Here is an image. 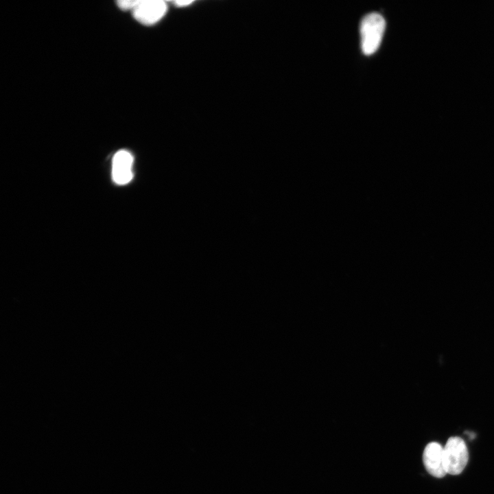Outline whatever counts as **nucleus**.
<instances>
[{
    "label": "nucleus",
    "instance_id": "nucleus-1",
    "mask_svg": "<svg viewBox=\"0 0 494 494\" xmlns=\"http://www.w3.org/2000/svg\"><path fill=\"white\" fill-rule=\"evenodd\" d=\"M386 27L384 17L377 12L365 15L360 22L361 48L365 55L374 54L379 48Z\"/></svg>",
    "mask_w": 494,
    "mask_h": 494
},
{
    "label": "nucleus",
    "instance_id": "nucleus-5",
    "mask_svg": "<svg viewBox=\"0 0 494 494\" xmlns=\"http://www.w3.org/2000/svg\"><path fill=\"white\" fill-rule=\"evenodd\" d=\"M133 156L125 150L115 153L113 158L112 176L114 182L120 185L128 183L133 177Z\"/></svg>",
    "mask_w": 494,
    "mask_h": 494
},
{
    "label": "nucleus",
    "instance_id": "nucleus-7",
    "mask_svg": "<svg viewBox=\"0 0 494 494\" xmlns=\"http://www.w3.org/2000/svg\"><path fill=\"white\" fill-rule=\"evenodd\" d=\"M193 1H174V5L178 7H185L191 4Z\"/></svg>",
    "mask_w": 494,
    "mask_h": 494
},
{
    "label": "nucleus",
    "instance_id": "nucleus-2",
    "mask_svg": "<svg viewBox=\"0 0 494 494\" xmlns=\"http://www.w3.org/2000/svg\"><path fill=\"white\" fill-rule=\"evenodd\" d=\"M444 464L447 473L458 475L466 467L469 454L465 442L460 437H450L443 447Z\"/></svg>",
    "mask_w": 494,
    "mask_h": 494
},
{
    "label": "nucleus",
    "instance_id": "nucleus-4",
    "mask_svg": "<svg viewBox=\"0 0 494 494\" xmlns=\"http://www.w3.org/2000/svg\"><path fill=\"white\" fill-rule=\"evenodd\" d=\"M423 460L426 470L434 477L443 478L447 474L444 464L443 447L440 443H428L423 451Z\"/></svg>",
    "mask_w": 494,
    "mask_h": 494
},
{
    "label": "nucleus",
    "instance_id": "nucleus-3",
    "mask_svg": "<svg viewBox=\"0 0 494 494\" xmlns=\"http://www.w3.org/2000/svg\"><path fill=\"white\" fill-rule=\"evenodd\" d=\"M132 12L138 22L145 25H152L165 16L167 4L163 0H139Z\"/></svg>",
    "mask_w": 494,
    "mask_h": 494
},
{
    "label": "nucleus",
    "instance_id": "nucleus-6",
    "mask_svg": "<svg viewBox=\"0 0 494 494\" xmlns=\"http://www.w3.org/2000/svg\"><path fill=\"white\" fill-rule=\"evenodd\" d=\"M139 0H120L117 2V5L123 10H132Z\"/></svg>",
    "mask_w": 494,
    "mask_h": 494
}]
</instances>
